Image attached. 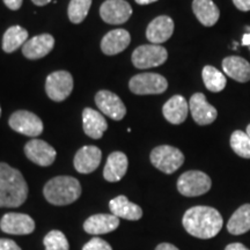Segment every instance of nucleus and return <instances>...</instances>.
<instances>
[{
    "mask_svg": "<svg viewBox=\"0 0 250 250\" xmlns=\"http://www.w3.org/2000/svg\"><path fill=\"white\" fill-rule=\"evenodd\" d=\"M223 217L210 206H193L183 215V227L190 235L208 240L214 237L223 227Z\"/></svg>",
    "mask_w": 250,
    "mask_h": 250,
    "instance_id": "1",
    "label": "nucleus"
},
{
    "mask_svg": "<svg viewBox=\"0 0 250 250\" xmlns=\"http://www.w3.org/2000/svg\"><path fill=\"white\" fill-rule=\"evenodd\" d=\"M28 197V184L20 170L0 162V208H19Z\"/></svg>",
    "mask_w": 250,
    "mask_h": 250,
    "instance_id": "2",
    "label": "nucleus"
},
{
    "mask_svg": "<svg viewBox=\"0 0 250 250\" xmlns=\"http://www.w3.org/2000/svg\"><path fill=\"white\" fill-rule=\"evenodd\" d=\"M43 195L50 204L64 206L74 203L81 196L80 182L76 177L57 176L46 182Z\"/></svg>",
    "mask_w": 250,
    "mask_h": 250,
    "instance_id": "3",
    "label": "nucleus"
},
{
    "mask_svg": "<svg viewBox=\"0 0 250 250\" xmlns=\"http://www.w3.org/2000/svg\"><path fill=\"white\" fill-rule=\"evenodd\" d=\"M152 165L165 174H173L184 164V155L179 148L161 145L151 152Z\"/></svg>",
    "mask_w": 250,
    "mask_h": 250,
    "instance_id": "4",
    "label": "nucleus"
},
{
    "mask_svg": "<svg viewBox=\"0 0 250 250\" xmlns=\"http://www.w3.org/2000/svg\"><path fill=\"white\" fill-rule=\"evenodd\" d=\"M212 181L208 175L199 170H189L183 173L177 180V190L186 197L202 196L210 191Z\"/></svg>",
    "mask_w": 250,
    "mask_h": 250,
    "instance_id": "5",
    "label": "nucleus"
},
{
    "mask_svg": "<svg viewBox=\"0 0 250 250\" xmlns=\"http://www.w3.org/2000/svg\"><path fill=\"white\" fill-rule=\"evenodd\" d=\"M168 58L166 48L158 44L140 45L132 52V64L140 70L158 67L165 64Z\"/></svg>",
    "mask_w": 250,
    "mask_h": 250,
    "instance_id": "6",
    "label": "nucleus"
},
{
    "mask_svg": "<svg viewBox=\"0 0 250 250\" xmlns=\"http://www.w3.org/2000/svg\"><path fill=\"white\" fill-rule=\"evenodd\" d=\"M129 88L137 95H151L165 93L168 83L165 77L158 73H140L131 78Z\"/></svg>",
    "mask_w": 250,
    "mask_h": 250,
    "instance_id": "7",
    "label": "nucleus"
},
{
    "mask_svg": "<svg viewBox=\"0 0 250 250\" xmlns=\"http://www.w3.org/2000/svg\"><path fill=\"white\" fill-rule=\"evenodd\" d=\"M73 90V77L67 71H56L49 74L45 81V92L52 101L62 102Z\"/></svg>",
    "mask_w": 250,
    "mask_h": 250,
    "instance_id": "8",
    "label": "nucleus"
},
{
    "mask_svg": "<svg viewBox=\"0 0 250 250\" xmlns=\"http://www.w3.org/2000/svg\"><path fill=\"white\" fill-rule=\"evenodd\" d=\"M9 126L15 132L28 137H37L43 132V123L39 116L27 110H18L12 114L8 121Z\"/></svg>",
    "mask_w": 250,
    "mask_h": 250,
    "instance_id": "9",
    "label": "nucleus"
},
{
    "mask_svg": "<svg viewBox=\"0 0 250 250\" xmlns=\"http://www.w3.org/2000/svg\"><path fill=\"white\" fill-rule=\"evenodd\" d=\"M0 229L11 235H28L35 230V221L24 213H6L0 220Z\"/></svg>",
    "mask_w": 250,
    "mask_h": 250,
    "instance_id": "10",
    "label": "nucleus"
},
{
    "mask_svg": "<svg viewBox=\"0 0 250 250\" xmlns=\"http://www.w3.org/2000/svg\"><path fill=\"white\" fill-rule=\"evenodd\" d=\"M24 154L34 164L48 167L55 162L57 152L44 140L34 138L24 145Z\"/></svg>",
    "mask_w": 250,
    "mask_h": 250,
    "instance_id": "11",
    "label": "nucleus"
},
{
    "mask_svg": "<svg viewBox=\"0 0 250 250\" xmlns=\"http://www.w3.org/2000/svg\"><path fill=\"white\" fill-rule=\"evenodd\" d=\"M100 15L109 24H122L132 15V7L125 0H105L100 7Z\"/></svg>",
    "mask_w": 250,
    "mask_h": 250,
    "instance_id": "12",
    "label": "nucleus"
},
{
    "mask_svg": "<svg viewBox=\"0 0 250 250\" xmlns=\"http://www.w3.org/2000/svg\"><path fill=\"white\" fill-rule=\"evenodd\" d=\"M189 110L193 121L202 126L212 124L218 117L217 109L206 101V96L203 93H195L191 96L189 101Z\"/></svg>",
    "mask_w": 250,
    "mask_h": 250,
    "instance_id": "13",
    "label": "nucleus"
},
{
    "mask_svg": "<svg viewBox=\"0 0 250 250\" xmlns=\"http://www.w3.org/2000/svg\"><path fill=\"white\" fill-rule=\"evenodd\" d=\"M95 103L103 114L114 121H122L126 115L123 101L110 90H100L95 95Z\"/></svg>",
    "mask_w": 250,
    "mask_h": 250,
    "instance_id": "14",
    "label": "nucleus"
},
{
    "mask_svg": "<svg viewBox=\"0 0 250 250\" xmlns=\"http://www.w3.org/2000/svg\"><path fill=\"white\" fill-rule=\"evenodd\" d=\"M102 152L96 146H83L74 156L73 165L78 173L89 174L98 169L101 164Z\"/></svg>",
    "mask_w": 250,
    "mask_h": 250,
    "instance_id": "15",
    "label": "nucleus"
},
{
    "mask_svg": "<svg viewBox=\"0 0 250 250\" xmlns=\"http://www.w3.org/2000/svg\"><path fill=\"white\" fill-rule=\"evenodd\" d=\"M55 46V39L50 34L34 36L22 45V54L26 58L35 61L45 57Z\"/></svg>",
    "mask_w": 250,
    "mask_h": 250,
    "instance_id": "16",
    "label": "nucleus"
},
{
    "mask_svg": "<svg viewBox=\"0 0 250 250\" xmlns=\"http://www.w3.org/2000/svg\"><path fill=\"white\" fill-rule=\"evenodd\" d=\"M174 21L167 15H160L151 21L146 29V37L153 44L160 45L168 41L174 33Z\"/></svg>",
    "mask_w": 250,
    "mask_h": 250,
    "instance_id": "17",
    "label": "nucleus"
},
{
    "mask_svg": "<svg viewBox=\"0 0 250 250\" xmlns=\"http://www.w3.org/2000/svg\"><path fill=\"white\" fill-rule=\"evenodd\" d=\"M120 226V218L114 214H94L83 223V229L92 235H101L114 232Z\"/></svg>",
    "mask_w": 250,
    "mask_h": 250,
    "instance_id": "18",
    "label": "nucleus"
},
{
    "mask_svg": "<svg viewBox=\"0 0 250 250\" xmlns=\"http://www.w3.org/2000/svg\"><path fill=\"white\" fill-rule=\"evenodd\" d=\"M131 42L129 31L125 29H114L103 36L101 50L104 55L114 56L123 52Z\"/></svg>",
    "mask_w": 250,
    "mask_h": 250,
    "instance_id": "19",
    "label": "nucleus"
},
{
    "mask_svg": "<svg viewBox=\"0 0 250 250\" xmlns=\"http://www.w3.org/2000/svg\"><path fill=\"white\" fill-rule=\"evenodd\" d=\"M129 160L123 152H112L108 156L103 169V177L108 182H118L126 174Z\"/></svg>",
    "mask_w": 250,
    "mask_h": 250,
    "instance_id": "20",
    "label": "nucleus"
},
{
    "mask_svg": "<svg viewBox=\"0 0 250 250\" xmlns=\"http://www.w3.org/2000/svg\"><path fill=\"white\" fill-rule=\"evenodd\" d=\"M83 126L89 138L101 139L103 133L108 129V123L99 111L92 108H86L83 111Z\"/></svg>",
    "mask_w": 250,
    "mask_h": 250,
    "instance_id": "21",
    "label": "nucleus"
},
{
    "mask_svg": "<svg viewBox=\"0 0 250 250\" xmlns=\"http://www.w3.org/2000/svg\"><path fill=\"white\" fill-rule=\"evenodd\" d=\"M189 112V103L182 95H174L164 104L162 114L169 123L174 125L182 124L187 120Z\"/></svg>",
    "mask_w": 250,
    "mask_h": 250,
    "instance_id": "22",
    "label": "nucleus"
},
{
    "mask_svg": "<svg viewBox=\"0 0 250 250\" xmlns=\"http://www.w3.org/2000/svg\"><path fill=\"white\" fill-rule=\"evenodd\" d=\"M109 208L111 213L118 218L136 221L143 217V210L139 205L131 203L126 197L121 195L115 197L109 202Z\"/></svg>",
    "mask_w": 250,
    "mask_h": 250,
    "instance_id": "23",
    "label": "nucleus"
},
{
    "mask_svg": "<svg viewBox=\"0 0 250 250\" xmlns=\"http://www.w3.org/2000/svg\"><path fill=\"white\" fill-rule=\"evenodd\" d=\"M223 70L228 77L237 83L250 80V62L239 56H229L223 61Z\"/></svg>",
    "mask_w": 250,
    "mask_h": 250,
    "instance_id": "24",
    "label": "nucleus"
},
{
    "mask_svg": "<svg viewBox=\"0 0 250 250\" xmlns=\"http://www.w3.org/2000/svg\"><path fill=\"white\" fill-rule=\"evenodd\" d=\"M192 11L203 26L212 27L218 22L220 11L212 0H193Z\"/></svg>",
    "mask_w": 250,
    "mask_h": 250,
    "instance_id": "25",
    "label": "nucleus"
},
{
    "mask_svg": "<svg viewBox=\"0 0 250 250\" xmlns=\"http://www.w3.org/2000/svg\"><path fill=\"white\" fill-rule=\"evenodd\" d=\"M227 229L233 235H241L250 230V204L240 206L234 212L228 220Z\"/></svg>",
    "mask_w": 250,
    "mask_h": 250,
    "instance_id": "26",
    "label": "nucleus"
},
{
    "mask_svg": "<svg viewBox=\"0 0 250 250\" xmlns=\"http://www.w3.org/2000/svg\"><path fill=\"white\" fill-rule=\"evenodd\" d=\"M28 31L20 26H12L2 36V50L7 54L14 52L27 42Z\"/></svg>",
    "mask_w": 250,
    "mask_h": 250,
    "instance_id": "27",
    "label": "nucleus"
},
{
    "mask_svg": "<svg viewBox=\"0 0 250 250\" xmlns=\"http://www.w3.org/2000/svg\"><path fill=\"white\" fill-rule=\"evenodd\" d=\"M203 81L204 85L212 93H219L225 89L227 85V80L225 74L221 71H219L214 66L206 65L202 71Z\"/></svg>",
    "mask_w": 250,
    "mask_h": 250,
    "instance_id": "28",
    "label": "nucleus"
},
{
    "mask_svg": "<svg viewBox=\"0 0 250 250\" xmlns=\"http://www.w3.org/2000/svg\"><path fill=\"white\" fill-rule=\"evenodd\" d=\"M92 0H71L68 4L67 14L72 23H81L88 14Z\"/></svg>",
    "mask_w": 250,
    "mask_h": 250,
    "instance_id": "29",
    "label": "nucleus"
},
{
    "mask_svg": "<svg viewBox=\"0 0 250 250\" xmlns=\"http://www.w3.org/2000/svg\"><path fill=\"white\" fill-rule=\"evenodd\" d=\"M230 147L241 158L250 159V137L243 131L236 130L232 133Z\"/></svg>",
    "mask_w": 250,
    "mask_h": 250,
    "instance_id": "30",
    "label": "nucleus"
},
{
    "mask_svg": "<svg viewBox=\"0 0 250 250\" xmlns=\"http://www.w3.org/2000/svg\"><path fill=\"white\" fill-rule=\"evenodd\" d=\"M45 250H70V245L64 233L61 230H51L43 239Z\"/></svg>",
    "mask_w": 250,
    "mask_h": 250,
    "instance_id": "31",
    "label": "nucleus"
},
{
    "mask_svg": "<svg viewBox=\"0 0 250 250\" xmlns=\"http://www.w3.org/2000/svg\"><path fill=\"white\" fill-rule=\"evenodd\" d=\"M83 250H112V248L104 240L100 239V237H93L83 247Z\"/></svg>",
    "mask_w": 250,
    "mask_h": 250,
    "instance_id": "32",
    "label": "nucleus"
},
{
    "mask_svg": "<svg viewBox=\"0 0 250 250\" xmlns=\"http://www.w3.org/2000/svg\"><path fill=\"white\" fill-rule=\"evenodd\" d=\"M0 250H22L13 240L0 239Z\"/></svg>",
    "mask_w": 250,
    "mask_h": 250,
    "instance_id": "33",
    "label": "nucleus"
},
{
    "mask_svg": "<svg viewBox=\"0 0 250 250\" xmlns=\"http://www.w3.org/2000/svg\"><path fill=\"white\" fill-rule=\"evenodd\" d=\"M233 4L237 9L242 12L250 11V0H233Z\"/></svg>",
    "mask_w": 250,
    "mask_h": 250,
    "instance_id": "34",
    "label": "nucleus"
},
{
    "mask_svg": "<svg viewBox=\"0 0 250 250\" xmlns=\"http://www.w3.org/2000/svg\"><path fill=\"white\" fill-rule=\"evenodd\" d=\"M2 1L12 11H18L22 5V0H2Z\"/></svg>",
    "mask_w": 250,
    "mask_h": 250,
    "instance_id": "35",
    "label": "nucleus"
},
{
    "mask_svg": "<svg viewBox=\"0 0 250 250\" xmlns=\"http://www.w3.org/2000/svg\"><path fill=\"white\" fill-rule=\"evenodd\" d=\"M225 250H249L246 246H243L242 243H230L228 245Z\"/></svg>",
    "mask_w": 250,
    "mask_h": 250,
    "instance_id": "36",
    "label": "nucleus"
},
{
    "mask_svg": "<svg viewBox=\"0 0 250 250\" xmlns=\"http://www.w3.org/2000/svg\"><path fill=\"white\" fill-rule=\"evenodd\" d=\"M155 250H180L177 247H175L171 243H160L158 247H156Z\"/></svg>",
    "mask_w": 250,
    "mask_h": 250,
    "instance_id": "37",
    "label": "nucleus"
},
{
    "mask_svg": "<svg viewBox=\"0 0 250 250\" xmlns=\"http://www.w3.org/2000/svg\"><path fill=\"white\" fill-rule=\"evenodd\" d=\"M241 45L249 46V48H250V33H246L245 35H243Z\"/></svg>",
    "mask_w": 250,
    "mask_h": 250,
    "instance_id": "38",
    "label": "nucleus"
},
{
    "mask_svg": "<svg viewBox=\"0 0 250 250\" xmlns=\"http://www.w3.org/2000/svg\"><path fill=\"white\" fill-rule=\"evenodd\" d=\"M36 6H45L46 4H49L51 0H31Z\"/></svg>",
    "mask_w": 250,
    "mask_h": 250,
    "instance_id": "39",
    "label": "nucleus"
},
{
    "mask_svg": "<svg viewBox=\"0 0 250 250\" xmlns=\"http://www.w3.org/2000/svg\"><path fill=\"white\" fill-rule=\"evenodd\" d=\"M138 5H149L153 4V2L158 1V0H134Z\"/></svg>",
    "mask_w": 250,
    "mask_h": 250,
    "instance_id": "40",
    "label": "nucleus"
},
{
    "mask_svg": "<svg viewBox=\"0 0 250 250\" xmlns=\"http://www.w3.org/2000/svg\"><path fill=\"white\" fill-rule=\"evenodd\" d=\"M247 134H248V136L250 137V124L248 125V126H247V132H246Z\"/></svg>",
    "mask_w": 250,
    "mask_h": 250,
    "instance_id": "41",
    "label": "nucleus"
},
{
    "mask_svg": "<svg viewBox=\"0 0 250 250\" xmlns=\"http://www.w3.org/2000/svg\"><path fill=\"white\" fill-rule=\"evenodd\" d=\"M0 116H1V108H0Z\"/></svg>",
    "mask_w": 250,
    "mask_h": 250,
    "instance_id": "42",
    "label": "nucleus"
}]
</instances>
